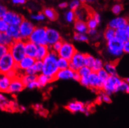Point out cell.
I'll use <instances>...</instances> for the list:
<instances>
[{"mask_svg": "<svg viewBox=\"0 0 129 128\" xmlns=\"http://www.w3.org/2000/svg\"><path fill=\"white\" fill-rule=\"evenodd\" d=\"M36 61L35 58L26 56L21 60L17 63L16 70L19 73V72H25L28 69H31L33 66Z\"/></svg>", "mask_w": 129, "mask_h": 128, "instance_id": "2e32d148", "label": "cell"}, {"mask_svg": "<svg viewBox=\"0 0 129 128\" xmlns=\"http://www.w3.org/2000/svg\"><path fill=\"white\" fill-rule=\"evenodd\" d=\"M11 81L6 75L0 74V93H8Z\"/></svg>", "mask_w": 129, "mask_h": 128, "instance_id": "ffe728a7", "label": "cell"}, {"mask_svg": "<svg viewBox=\"0 0 129 128\" xmlns=\"http://www.w3.org/2000/svg\"><path fill=\"white\" fill-rule=\"evenodd\" d=\"M125 82H127V83H128V84H129V78H127V79H126L125 80Z\"/></svg>", "mask_w": 129, "mask_h": 128, "instance_id": "03108f58", "label": "cell"}, {"mask_svg": "<svg viewBox=\"0 0 129 128\" xmlns=\"http://www.w3.org/2000/svg\"><path fill=\"white\" fill-rule=\"evenodd\" d=\"M29 41L38 45H47L46 27H36L28 39Z\"/></svg>", "mask_w": 129, "mask_h": 128, "instance_id": "277c9868", "label": "cell"}, {"mask_svg": "<svg viewBox=\"0 0 129 128\" xmlns=\"http://www.w3.org/2000/svg\"><path fill=\"white\" fill-rule=\"evenodd\" d=\"M58 6L59 8L60 9H66L69 7V3L67 2H62L59 4Z\"/></svg>", "mask_w": 129, "mask_h": 128, "instance_id": "680465c9", "label": "cell"}, {"mask_svg": "<svg viewBox=\"0 0 129 128\" xmlns=\"http://www.w3.org/2000/svg\"><path fill=\"white\" fill-rule=\"evenodd\" d=\"M123 45L124 43L114 38L107 43V51L112 57L119 58L123 53Z\"/></svg>", "mask_w": 129, "mask_h": 128, "instance_id": "5b68a950", "label": "cell"}, {"mask_svg": "<svg viewBox=\"0 0 129 128\" xmlns=\"http://www.w3.org/2000/svg\"><path fill=\"white\" fill-rule=\"evenodd\" d=\"M38 45L29 40L25 41V53L26 56L35 58L36 57Z\"/></svg>", "mask_w": 129, "mask_h": 128, "instance_id": "e0dca14e", "label": "cell"}, {"mask_svg": "<svg viewBox=\"0 0 129 128\" xmlns=\"http://www.w3.org/2000/svg\"><path fill=\"white\" fill-rule=\"evenodd\" d=\"M31 18L33 20L38 22L44 21L46 18L43 13H38L37 14H33L31 15Z\"/></svg>", "mask_w": 129, "mask_h": 128, "instance_id": "ab89813d", "label": "cell"}, {"mask_svg": "<svg viewBox=\"0 0 129 128\" xmlns=\"http://www.w3.org/2000/svg\"><path fill=\"white\" fill-rule=\"evenodd\" d=\"M89 80V88H91L92 91H97L99 90H102L103 84L99 78L98 77L97 72H92L88 77Z\"/></svg>", "mask_w": 129, "mask_h": 128, "instance_id": "5bb4252c", "label": "cell"}, {"mask_svg": "<svg viewBox=\"0 0 129 128\" xmlns=\"http://www.w3.org/2000/svg\"><path fill=\"white\" fill-rule=\"evenodd\" d=\"M74 28L76 33L86 34L89 30L86 22L79 20H76L74 24Z\"/></svg>", "mask_w": 129, "mask_h": 128, "instance_id": "7402d4cb", "label": "cell"}, {"mask_svg": "<svg viewBox=\"0 0 129 128\" xmlns=\"http://www.w3.org/2000/svg\"><path fill=\"white\" fill-rule=\"evenodd\" d=\"M95 60V58L94 57H93L91 55L86 53L85 54V66L87 67H89V69H90L92 70V69L93 67V65L94 64Z\"/></svg>", "mask_w": 129, "mask_h": 128, "instance_id": "d590c367", "label": "cell"}, {"mask_svg": "<svg viewBox=\"0 0 129 128\" xmlns=\"http://www.w3.org/2000/svg\"><path fill=\"white\" fill-rule=\"evenodd\" d=\"M95 101H96V103H98V104H101V103H102V99H101V96H100V95L97 96V100H96Z\"/></svg>", "mask_w": 129, "mask_h": 128, "instance_id": "6125c7cd", "label": "cell"}, {"mask_svg": "<svg viewBox=\"0 0 129 128\" xmlns=\"http://www.w3.org/2000/svg\"><path fill=\"white\" fill-rule=\"evenodd\" d=\"M50 51H51V49L47 45H38L36 60L43 61Z\"/></svg>", "mask_w": 129, "mask_h": 128, "instance_id": "d6986e66", "label": "cell"}, {"mask_svg": "<svg viewBox=\"0 0 129 128\" xmlns=\"http://www.w3.org/2000/svg\"><path fill=\"white\" fill-rule=\"evenodd\" d=\"M85 53L77 51L69 61V69L74 72H77L81 68L85 66Z\"/></svg>", "mask_w": 129, "mask_h": 128, "instance_id": "9c48e42d", "label": "cell"}, {"mask_svg": "<svg viewBox=\"0 0 129 128\" xmlns=\"http://www.w3.org/2000/svg\"><path fill=\"white\" fill-rule=\"evenodd\" d=\"M91 17H92V18H94L95 20L97 22V23H98V24H99V23H101V16H100V14H99V13H97L96 12L92 14Z\"/></svg>", "mask_w": 129, "mask_h": 128, "instance_id": "db71d44e", "label": "cell"}, {"mask_svg": "<svg viewBox=\"0 0 129 128\" xmlns=\"http://www.w3.org/2000/svg\"><path fill=\"white\" fill-rule=\"evenodd\" d=\"M97 75H98V77L99 78V79L101 80V81L103 83H104L108 79V78L110 77L109 74L106 72V71L104 69H102V70H101L100 71L97 72Z\"/></svg>", "mask_w": 129, "mask_h": 128, "instance_id": "b9f144b4", "label": "cell"}, {"mask_svg": "<svg viewBox=\"0 0 129 128\" xmlns=\"http://www.w3.org/2000/svg\"><path fill=\"white\" fill-rule=\"evenodd\" d=\"M24 88V85L23 84V82L21 79V77L19 76L11 80L8 93L11 94V95H16V94L21 92Z\"/></svg>", "mask_w": 129, "mask_h": 128, "instance_id": "7c38bea8", "label": "cell"}, {"mask_svg": "<svg viewBox=\"0 0 129 128\" xmlns=\"http://www.w3.org/2000/svg\"><path fill=\"white\" fill-rule=\"evenodd\" d=\"M119 91H123L126 93H129V84L125 80H122L121 85L120 87Z\"/></svg>", "mask_w": 129, "mask_h": 128, "instance_id": "bcb514c9", "label": "cell"}, {"mask_svg": "<svg viewBox=\"0 0 129 128\" xmlns=\"http://www.w3.org/2000/svg\"><path fill=\"white\" fill-rule=\"evenodd\" d=\"M62 40L61 36L57 30L54 28H46L47 45L51 47L53 44Z\"/></svg>", "mask_w": 129, "mask_h": 128, "instance_id": "8fae6325", "label": "cell"}, {"mask_svg": "<svg viewBox=\"0 0 129 128\" xmlns=\"http://www.w3.org/2000/svg\"><path fill=\"white\" fill-rule=\"evenodd\" d=\"M35 26L29 20L24 19L21 24L19 26V32H20L21 39L23 41L28 40L30 36L33 33L35 29Z\"/></svg>", "mask_w": 129, "mask_h": 128, "instance_id": "ba28073f", "label": "cell"}, {"mask_svg": "<svg viewBox=\"0 0 129 128\" xmlns=\"http://www.w3.org/2000/svg\"><path fill=\"white\" fill-rule=\"evenodd\" d=\"M129 23L128 20L124 17H116L112 19L109 23V27L114 30L125 29L126 26Z\"/></svg>", "mask_w": 129, "mask_h": 128, "instance_id": "9a60e30c", "label": "cell"}, {"mask_svg": "<svg viewBox=\"0 0 129 128\" xmlns=\"http://www.w3.org/2000/svg\"><path fill=\"white\" fill-rule=\"evenodd\" d=\"M3 19L10 26H18L20 25L24 19L22 15L11 11H8L3 17Z\"/></svg>", "mask_w": 129, "mask_h": 128, "instance_id": "30bf717a", "label": "cell"}, {"mask_svg": "<svg viewBox=\"0 0 129 128\" xmlns=\"http://www.w3.org/2000/svg\"><path fill=\"white\" fill-rule=\"evenodd\" d=\"M25 88H27L29 90H33V89H36V88H39V83H38V82L36 81H34V82H31L29 84H27V85L26 86Z\"/></svg>", "mask_w": 129, "mask_h": 128, "instance_id": "f907efd6", "label": "cell"}, {"mask_svg": "<svg viewBox=\"0 0 129 128\" xmlns=\"http://www.w3.org/2000/svg\"><path fill=\"white\" fill-rule=\"evenodd\" d=\"M115 38L118 39L123 43H125L129 40V37L125 29H117L115 31Z\"/></svg>", "mask_w": 129, "mask_h": 128, "instance_id": "484cf974", "label": "cell"}, {"mask_svg": "<svg viewBox=\"0 0 129 128\" xmlns=\"http://www.w3.org/2000/svg\"><path fill=\"white\" fill-rule=\"evenodd\" d=\"M79 82L84 87L89 88V80H88V77H81Z\"/></svg>", "mask_w": 129, "mask_h": 128, "instance_id": "816d5d0a", "label": "cell"}, {"mask_svg": "<svg viewBox=\"0 0 129 128\" xmlns=\"http://www.w3.org/2000/svg\"><path fill=\"white\" fill-rule=\"evenodd\" d=\"M104 69L109 75V76H117V70L116 64L114 62H110L106 63L104 65Z\"/></svg>", "mask_w": 129, "mask_h": 128, "instance_id": "cb8c5ba5", "label": "cell"}, {"mask_svg": "<svg viewBox=\"0 0 129 128\" xmlns=\"http://www.w3.org/2000/svg\"><path fill=\"white\" fill-rule=\"evenodd\" d=\"M87 26L89 29H96V28L98 26L99 24L97 23V22L93 18H92L91 16L87 19L86 22Z\"/></svg>", "mask_w": 129, "mask_h": 128, "instance_id": "f35d334b", "label": "cell"}, {"mask_svg": "<svg viewBox=\"0 0 129 128\" xmlns=\"http://www.w3.org/2000/svg\"><path fill=\"white\" fill-rule=\"evenodd\" d=\"M64 19L68 23H72L73 22H75L76 20V17L75 13L74 11L69 10L66 11L64 14Z\"/></svg>", "mask_w": 129, "mask_h": 128, "instance_id": "e575fe53", "label": "cell"}, {"mask_svg": "<svg viewBox=\"0 0 129 128\" xmlns=\"http://www.w3.org/2000/svg\"><path fill=\"white\" fill-rule=\"evenodd\" d=\"M34 108L36 111H41L43 110V106L40 104H35Z\"/></svg>", "mask_w": 129, "mask_h": 128, "instance_id": "94428289", "label": "cell"}, {"mask_svg": "<svg viewBox=\"0 0 129 128\" xmlns=\"http://www.w3.org/2000/svg\"><path fill=\"white\" fill-rule=\"evenodd\" d=\"M78 74H79L81 77H88L90 75V74L92 72V70L89 67L86 66H84L81 68L79 70L77 71Z\"/></svg>", "mask_w": 129, "mask_h": 128, "instance_id": "8d00e7d4", "label": "cell"}, {"mask_svg": "<svg viewBox=\"0 0 129 128\" xmlns=\"http://www.w3.org/2000/svg\"><path fill=\"white\" fill-rule=\"evenodd\" d=\"M6 34L8 36H10L14 40V41L21 40V39L20 32H19V26H10L7 32H6Z\"/></svg>", "mask_w": 129, "mask_h": 128, "instance_id": "44dd1931", "label": "cell"}, {"mask_svg": "<svg viewBox=\"0 0 129 128\" xmlns=\"http://www.w3.org/2000/svg\"><path fill=\"white\" fill-rule=\"evenodd\" d=\"M123 6L122 4L117 3L115 4L112 7V12L115 15H119L120 13L123 11Z\"/></svg>", "mask_w": 129, "mask_h": 128, "instance_id": "60d3db41", "label": "cell"}, {"mask_svg": "<svg viewBox=\"0 0 129 128\" xmlns=\"http://www.w3.org/2000/svg\"><path fill=\"white\" fill-rule=\"evenodd\" d=\"M125 29L126 32H127V35H128V36L129 37V23L128 24H127V26H126V27H125Z\"/></svg>", "mask_w": 129, "mask_h": 128, "instance_id": "e7e4bbea", "label": "cell"}, {"mask_svg": "<svg viewBox=\"0 0 129 128\" xmlns=\"http://www.w3.org/2000/svg\"><path fill=\"white\" fill-rule=\"evenodd\" d=\"M81 78V77L80 76V75L78 74V72H75L74 74V76L73 78H72V80H74L75 81H77V82H79Z\"/></svg>", "mask_w": 129, "mask_h": 128, "instance_id": "91938a15", "label": "cell"}, {"mask_svg": "<svg viewBox=\"0 0 129 128\" xmlns=\"http://www.w3.org/2000/svg\"><path fill=\"white\" fill-rule=\"evenodd\" d=\"M57 59L58 55L57 53L51 50L43 60V65L41 74L50 77L53 80H55V77L59 71L57 65Z\"/></svg>", "mask_w": 129, "mask_h": 128, "instance_id": "6da1fadb", "label": "cell"}, {"mask_svg": "<svg viewBox=\"0 0 129 128\" xmlns=\"http://www.w3.org/2000/svg\"><path fill=\"white\" fill-rule=\"evenodd\" d=\"M10 48L0 44V58L9 53Z\"/></svg>", "mask_w": 129, "mask_h": 128, "instance_id": "c3c4849f", "label": "cell"}, {"mask_svg": "<svg viewBox=\"0 0 129 128\" xmlns=\"http://www.w3.org/2000/svg\"><path fill=\"white\" fill-rule=\"evenodd\" d=\"M62 44H63L62 40H60V41L55 43L54 44H53V45L51 47V50L52 52H56V53H57V52L60 50V49H61Z\"/></svg>", "mask_w": 129, "mask_h": 128, "instance_id": "f6af8a7d", "label": "cell"}, {"mask_svg": "<svg viewBox=\"0 0 129 128\" xmlns=\"http://www.w3.org/2000/svg\"><path fill=\"white\" fill-rule=\"evenodd\" d=\"M122 82V80L117 76H110L104 83L102 91L109 95H111L119 91L120 87Z\"/></svg>", "mask_w": 129, "mask_h": 128, "instance_id": "3957f363", "label": "cell"}, {"mask_svg": "<svg viewBox=\"0 0 129 128\" xmlns=\"http://www.w3.org/2000/svg\"><path fill=\"white\" fill-rule=\"evenodd\" d=\"M76 52L77 50L73 44L69 42H63L61 49L57 52V54L58 57L70 61Z\"/></svg>", "mask_w": 129, "mask_h": 128, "instance_id": "52a82bcc", "label": "cell"}, {"mask_svg": "<svg viewBox=\"0 0 129 128\" xmlns=\"http://www.w3.org/2000/svg\"><path fill=\"white\" fill-rule=\"evenodd\" d=\"M43 61L36 60L33 66L31 67L36 75H38L41 74L42 70H43Z\"/></svg>", "mask_w": 129, "mask_h": 128, "instance_id": "d6a6232c", "label": "cell"}, {"mask_svg": "<svg viewBox=\"0 0 129 128\" xmlns=\"http://www.w3.org/2000/svg\"><path fill=\"white\" fill-rule=\"evenodd\" d=\"M57 65L59 70H65V69H69V68L70 62L66 59L58 57V59H57Z\"/></svg>", "mask_w": 129, "mask_h": 128, "instance_id": "f546056e", "label": "cell"}, {"mask_svg": "<svg viewBox=\"0 0 129 128\" xmlns=\"http://www.w3.org/2000/svg\"><path fill=\"white\" fill-rule=\"evenodd\" d=\"M11 3L13 5H23L26 3V1L25 0H13Z\"/></svg>", "mask_w": 129, "mask_h": 128, "instance_id": "9f6ffc18", "label": "cell"}, {"mask_svg": "<svg viewBox=\"0 0 129 128\" xmlns=\"http://www.w3.org/2000/svg\"><path fill=\"white\" fill-rule=\"evenodd\" d=\"M14 42V40L6 33H2L0 35V44L4 46L10 48Z\"/></svg>", "mask_w": 129, "mask_h": 128, "instance_id": "4316f807", "label": "cell"}, {"mask_svg": "<svg viewBox=\"0 0 129 128\" xmlns=\"http://www.w3.org/2000/svg\"><path fill=\"white\" fill-rule=\"evenodd\" d=\"M7 11L8 10L6 6L0 4V18H3Z\"/></svg>", "mask_w": 129, "mask_h": 128, "instance_id": "f5cc1de1", "label": "cell"}, {"mask_svg": "<svg viewBox=\"0 0 129 128\" xmlns=\"http://www.w3.org/2000/svg\"><path fill=\"white\" fill-rule=\"evenodd\" d=\"M1 32H0V35H1Z\"/></svg>", "mask_w": 129, "mask_h": 128, "instance_id": "003e7915", "label": "cell"}, {"mask_svg": "<svg viewBox=\"0 0 129 128\" xmlns=\"http://www.w3.org/2000/svg\"><path fill=\"white\" fill-rule=\"evenodd\" d=\"M11 101L8 100L3 93H0V109L9 111Z\"/></svg>", "mask_w": 129, "mask_h": 128, "instance_id": "83f0119b", "label": "cell"}, {"mask_svg": "<svg viewBox=\"0 0 129 128\" xmlns=\"http://www.w3.org/2000/svg\"><path fill=\"white\" fill-rule=\"evenodd\" d=\"M52 81L54 80L52 78L43 74H40L37 77V82L39 83V88H43V87H46L49 83H51Z\"/></svg>", "mask_w": 129, "mask_h": 128, "instance_id": "d4e9b609", "label": "cell"}, {"mask_svg": "<svg viewBox=\"0 0 129 128\" xmlns=\"http://www.w3.org/2000/svg\"><path fill=\"white\" fill-rule=\"evenodd\" d=\"M104 65L105 63L101 58H95L94 64L93 65L92 70V72H97L100 71L102 69H104Z\"/></svg>", "mask_w": 129, "mask_h": 128, "instance_id": "4dcf8cb0", "label": "cell"}, {"mask_svg": "<svg viewBox=\"0 0 129 128\" xmlns=\"http://www.w3.org/2000/svg\"><path fill=\"white\" fill-rule=\"evenodd\" d=\"M9 26L10 25L3 18H0V32L1 34L6 33Z\"/></svg>", "mask_w": 129, "mask_h": 128, "instance_id": "7bdbcfd3", "label": "cell"}, {"mask_svg": "<svg viewBox=\"0 0 129 128\" xmlns=\"http://www.w3.org/2000/svg\"><path fill=\"white\" fill-rule=\"evenodd\" d=\"M104 37L107 42L114 39L115 37V30L108 27L104 32Z\"/></svg>", "mask_w": 129, "mask_h": 128, "instance_id": "1f68e13d", "label": "cell"}, {"mask_svg": "<svg viewBox=\"0 0 129 128\" xmlns=\"http://www.w3.org/2000/svg\"><path fill=\"white\" fill-rule=\"evenodd\" d=\"M73 39L75 41L79 42H87L89 41V36L86 34H80L75 32L73 36Z\"/></svg>", "mask_w": 129, "mask_h": 128, "instance_id": "836d02e7", "label": "cell"}, {"mask_svg": "<svg viewBox=\"0 0 129 128\" xmlns=\"http://www.w3.org/2000/svg\"><path fill=\"white\" fill-rule=\"evenodd\" d=\"M21 79L23 82V84L24 85L25 87L31 82L37 80V77L38 75H27V74H23L22 76H21Z\"/></svg>", "mask_w": 129, "mask_h": 128, "instance_id": "f1b7e54d", "label": "cell"}, {"mask_svg": "<svg viewBox=\"0 0 129 128\" xmlns=\"http://www.w3.org/2000/svg\"><path fill=\"white\" fill-rule=\"evenodd\" d=\"M74 72H74L69 68L65 70H59L55 77V80H72Z\"/></svg>", "mask_w": 129, "mask_h": 128, "instance_id": "ac0fdd59", "label": "cell"}, {"mask_svg": "<svg viewBox=\"0 0 129 128\" xmlns=\"http://www.w3.org/2000/svg\"><path fill=\"white\" fill-rule=\"evenodd\" d=\"M9 53L13 57L17 63L26 57L25 53V41L22 40L14 41L10 47Z\"/></svg>", "mask_w": 129, "mask_h": 128, "instance_id": "7a4b0ae2", "label": "cell"}, {"mask_svg": "<svg viewBox=\"0 0 129 128\" xmlns=\"http://www.w3.org/2000/svg\"><path fill=\"white\" fill-rule=\"evenodd\" d=\"M19 109H20L21 111H26V108L25 106H21L19 108Z\"/></svg>", "mask_w": 129, "mask_h": 128, "instance_id": "be15d7a7", "label": "cell"}, {"mask_svg": "<svg viewBox=\"0 0 129 128\" xmlns=\"http://www.w3.org/2000/svg\"><path fill=\"white\" fill-rule=\"evenodd\" d=\"M123 53H129V40L127 42L124 43V45H123Z\"/></svg>", "mask_w": 129, "mask_h": 128, "instance_id": "6f0895ef", "label": "cell"}, {"mask_svg": "<svg viewBox=\"0 0 129 128\" xmlns=\"http://www.w3.org/2000/svg\"><path fill=\"white\" fill-rule=\"evenodd\" d=\"M81 1L79 0H73L70 3H69V8H70V10L74 12L81 8Z\"/></svg>", "mask_w": 129, "mask_h": 128, "instance_id": "74e56055", "label": "cell"}, {"mask_svg": "<svg viewBox=\"0 0 129 128\" xmlns=\"http://www.w3.org/2000/svg\"><path fill=\"white\" fill-rule=\"evenodd\" d=\"M19 72L17 71L16 70L14 69V70H12L11 71H10L9 72H8L6 74V75L9 78H10L11 80L14 79V78H16V77H19V75H18Z\"/></svg>", "mask_w": 129, "mask_h": 128, "instance_id": "681fc988", "label": "cell"}, {"mask_svg": "<svg viewBox=\"0 0 129 128\" xmlns=\"http://www.w3.org/2000/svg\"><path fill=\"white\" fill-rule=\"evenodd\" d=\"M66 109L72 113H85L88 111L87 108L82 102L78 101H71L66 106Z\"/></svg>", "mask_w": 129, "mask_h": 128, "instance_id": "4fadbf2b", "label": "cell"}, {"mask_svg": "<svg viewBox=\"0 0 129 128\" xmlns=\"http://www.w3.org/2000/svg\"><path fill=\"white\" fill-rule=\"evenodd\" d=\"M43 13L45 16L46 18L50 21H55L57 20L58 15H57V12L53 8H46L43 10Z\"/></svg>", "mask_w": 129, "mask_h": 128, "instance_id": "603a6c76", "label": "cell"}, {"mask_svg": "<svg viewBox=\"0 0 129 128\" xmlns=\"http://www.w3.org/2000/svg\"><path fill=\"white\" fill-rule=\"evenodd\" d=\"M75 14H76V20H79V21H84V18H85V12L82 10L81 8H79V10H76L74 11Z\"/></svg>", "mask_w": 129, "mask_h": 128, "instance_id": "ee69618b", "label": "cell"}, {"mask_svg": "<svg viewBox=\"0 0 129 128\" xmlns=\"http://www.w3.org/2000/svg\"><path fill=\"white\" fill-rule=\"evenodd\" d=\"M100 96H101V99H102V102H104L106 103H110L112 102V100L110 95H107V94H106V93L102 91V93H100Z\"/></svg>", "mask_w": 129, "mask_h": 128, "instance_id": "7dc6e473", "label": "cell"}, {"mask_svg": "<svg viewBox=\"0 0 129 128\" xmlns=\"http://www.w3.org/2000/svg\"><path fill=\"white\" fill-rule=\"evenodd\" d=\"M17 63L10 53L0 58V74L6 75L8 72L16 68Z\"/></svg>", "mask_w": 129, "mask_h": 128, "instance_id": "8992f818", "label": "cell"}, {"mask_svg": "<svg viewBox=\"0 0 129 128\" xmlns=\"http://www.w3.org/2000/svg\"><path fill=\"white\" fill-rule=\"evenodd\" d=\"M87 34V36H90V37H95L97 35V29H89Z\"/></svg>", "mask_w": 129, "mask_h": 128, "instance_id": "11a10c76", "label": "cell"}]
</instances>
